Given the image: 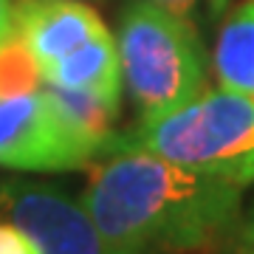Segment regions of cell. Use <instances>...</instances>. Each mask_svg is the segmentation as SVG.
Wrapping results in <instances>:
<instances>
[{"mask_svg":"<svg viewBox=\"0 0 254 254\" xmlns=\"http://www.w3.org/2000/svg\"><path fill=\"white\" fill-rule=\"evenodd\" d=\"M82 203L110 254H195L232 237L243 187L125 150L91 170Z\"/></svg>","mask_w":254,"mask_h":254,"instance_id":"cell-1","label":"cell"},{"mask_svg":"<svg viewBox=\"0 0 254 254\" xmlns=\"http://www.w3.org/2000/svg\"><path fill=\"white\" fill-rule=\"evenodd\" d=\"M155 153L192 173L249 187L254 184V99L229 88L203 91L190 105L119 133L110 155Z\"/></svg>","mask_w":254,"mask_h":254,"instance_id":"cell-2","label":"cell"},{"mask_svg":"<svg viewBox=\"0 0 254 254\" xmlns=\"http://www.w3.org/2000/svg\"><path fill=\"white\" fill-rule=\"evenodd\" d=\"M116 46L141 122L167 116L209 91V60L195 23L153 0L133 3L122 14Z\"/></svg>","mask_w":254,"mask_h":254,"instance_id":"cell-3","label":"cell"},{"mask_svg":"<svg viewBox=\"0 0 254 254\" xmlns=\"http://www.w3.org/2000/svg\"><path fill=\"white\" fill-rule=\"evenodd\" d=\"M99 155L65 125L43 91L0 99V167L68 173Z\"/></svg>","mask_w":254,"mask_h":254,"instance_id":"cell-4","label":"cell"},{"mask_svg":"<svg viewBox=\"0 0 254 254\" xmlns=\"http://www.w3.org/2000/svg\"><path fill=\"white\" fill-rule=\"evenodd\" d=\"M0 218L23 229L40 254H110L85 203L54 184L0 181Z\"/></svg>","mask_w":254,"mask_h":254,"instance_id":"cell-5","label":"cell"},{"mask_svg":"<svg viewBox=\"0 0 254 254\" xmlns=\"http://www.w3.org/2000/svg\"><path fill=\"white\" fill-rule=\"evenodd\" d=\"M11 14L14 31L43 71L108 31L99 14L79 0H14Z\"/></svg>","mask_w":254,"mask_h":254,"instance_id":"cell-6","label":"cell"},{"mask_svg":"<svg viewBox=\"0 0 254 254\" xmlns=\"http://www.w3.org/2000/svg\"><path fill=\"white\" fill-rule=\"evenodd\" d=\"M46 85L68 88V91H99L110 96H122L125 73H122V57H119L116 37L105 34L88 40L85 46L71 51L68 57L57 60L43 71Z\"/></svg>","mask_w":254,"mask_h":254,"instance_id":"cell-7","label":"cell"},{"mask_svg":"<svg viewBox=\"0 0 254 254\" xmlns=\"http://www.w3.org/2000/svg\"><path fill=\"white\" fill-rule=\"evenodd\" d=\"M43 93L54 105L60 119L82 141H88L99 158L110 155V147L119 136L116 122L122 96L99 91H68V88H54V85H43Z\"/></svg>","mask_w":254,"mask_h":254,"instance_id":"cell-8","label":"cell"},{"mask_svg":"<svg viewBox=\"0 0 254 254\" xmlns=\"http://www.w3.org/2000/svg\"><path fill=\"white\" fill-rule=\"evenodd\" d=\"M43 68L17 31L0 40V99L43 91Z\"/></svg>","mask_w":254,"mask_h":254,"instance_id":"cell-9","label":"cell"},{"mask_svg":"<svg viewBox=\"0 0 254 254\" xmlns=\"http://www.w3.org/2000/svg\"><path fill=\"white\" fill-rule=\"evenodd\" d=\"M0 254H40V252L23 229L14 226L11 220L0 218Z\"/></svg>","mask_w":254,"mask_h":254,"instance_id":"cell-10","label":"cell"},{"mask_svg":"<svg viewBox=\"0 0 254 254\" xmlns=\"http://www.w3.org/2000/svg\"><path fill=\"white\" fill-rule=\"evenodd\" d=\"M226 254H254V200L240 215V223H237V229L229 237Z\"/></svg>","mask_w":254,"mask_h":254,"instance_id":"cell-11","label":"cell"},{"mask_svg":"<svg viewBox=\"0 0 254 254\" xmlns=\"http://www.w3.org/2000/svg\"><path fill=\"white\" fill-rule=\"evenodd\" d=\"M153 3H158L161 9H167V11H173V14H178V17L195 23V17L200 14V9H209L212 14H215V11L223 9L226 0H153Z\"/></svg>","mask_w":254,"mask_h":254,"instance_id":"cell-12","label":"cell"},{"mask_svg":"<svg viewBox=\"0 0 254 254\" xmlns=\"http://www.w3.org/2000/svg\"><path fill=\"white\" fill-rule=\"evenodd\" d=\"M14 31V14H11V0H0V40Z\"/></svg>","mask_w":254,"mask_h":254,"instance_id":"cell-13","label":"cell"},{"mask_svg":"<svg viewBox=\"0 0 254 254\" xmlns=\"http://www.w3.org/2000/svg\"><path fill=\"white\" fill-rule=\"evenodd\" d=\"M249 96L254 99V26H252V40H249Z\"/></svg>","mask_w":254,"mask_h":254,"instance_id":"cell-14","label":"cell"}]
</instances>
